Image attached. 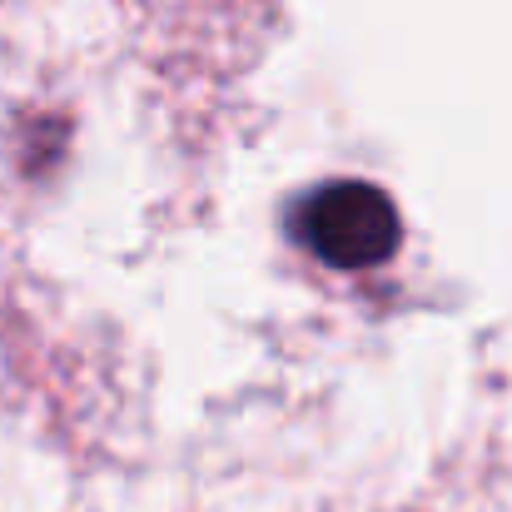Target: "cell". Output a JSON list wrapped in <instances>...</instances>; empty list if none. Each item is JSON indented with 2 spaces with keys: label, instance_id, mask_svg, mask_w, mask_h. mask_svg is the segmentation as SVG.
Masks as SVG:
<instances>
[{
  "label": "cell",
  "instance_id": "cell-1",
  "mask_svg": "<svg viewBox=\"0 0 512 512\" xmlns=\"http://www.w3.org/2000/svg\"><path fill=\"white\" fill-rule=\"evenodd\" d=\"M294 239L334 269H373L393 259L403 229L393 199L368 179H329L294 209Z\"/></svg>",
  "mask_w": 512,
  "mask_h": 512
}]
</instances>
